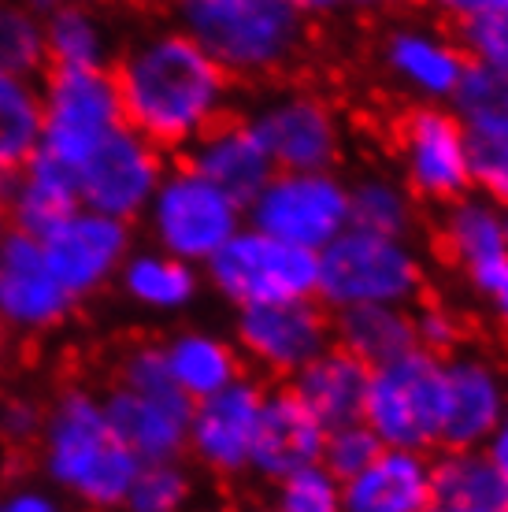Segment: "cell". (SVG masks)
Instances as JSON below:
<instances>
[{
	"label": "cell",
	"mask_w": 508,
	"mask_h": 512,
	"mask_svg": "<svg viewBox=\"0 0 508 512\" xmlns=\"http://www.w3.org/2000/svg\"><path fill=\"white\" fill-rule=\"evenodd\" d=\"M49 108H45V145L64 164L78 167L97 141L119 127L115 97L104 67H45Z\"/></svg>",
	"instance_id": "obj_14"
},
{
	"label": "cell",
	"mask_w": 508,
	"mask_h": 512,
	"mask_svg": "<svg viewBox=\"0 0 508 512\" xmlns=\"http://www.w3.org/2000/svg\"><path fill=\"white\" fill-rule=\"evenodd\" d=\"M423 4H427V8H431L438 19H445V23L464 26L468 19L483 15L486 8H494L497 0H423Z\"/></svg>",
	"instance_id": "obj_41"
},
{
	"label": "cell",
	"mask_w": 508,
	"mask_h": 512,
	"mask_svg": "<svg viewBox=\"0 0 508 512\" xmlns=\"http://www.w3.org/2000/svg\"><path fill=\"white\" fill-rule=\"evenodd\" d=\"M382 442L375 438L364 420L356 423H342V427H331L327 438H323V453H319V464L327 468V472L345 483V479H353L356 472H364L375 457H379Z\"/></svg>",
	"instance_id": "obj_37"
},
{
	"label": "cell",
	"mask_w": 508,
	"mask_h": 512,
	"mask_svg": "<svg viewBox=\"0 0 508 512\" xmlns=\"http://www.w3.org/2000/svg\"><path fill=\"white\" fill-rule=\"evenodd\" d=\"M208 279L238 308L301 301L316 297L319 253L271 238L256 227H242L208 260Z\"/></svg>",
	"instance_id": "obj_6"
},
{
	"label": "cell",
	"mask_w": 508,
	"mask_h": 512,
	"mask_svg": "<svg viewBox=\"0 0 508 512\" xmlns=\"http://www.w3.org/2000/svg\"><path fill=\"white\" fill-rule=\"evenodd\" d=\"M178 164L197 171L204 182H212L219 193H227L230 201L242 208H249V201L275 175V167L267 160L256 130L249 127V119H234L230 112L223 119H216L212 127H204L182 149Z\"/></svg>",
	"instance_id": "obj_18"
},
{
	"label": "cell",
	"mask_w": 508,
	"mask_h": 512,
	"mask_svg": "<svg viewBox=\"0 0 508 512\" xmlns=\"http://www.w3.org/2000/svg\"><path fill=\"white\" fill-rule=\"evenodd\" d=\"M334 346L356 357L364 368H382L390 360L416 349L412 312L397 305H360L342 308L331 316Z\"/></svg>",
	"instance_id": "obj_27"
},
{
	"label": "cell",
	"mask_w": 508,
	"mask_h": 512,
	"mask_svg": "<svg viewBox=\"0 0 508 512\" xmlns=\"http://www.w3.org/2000/svg\"><path fill=\"white\" fill-rule=\"evenodd\" d=\"M423 256L408 238H386L345 227L319 249L316 301L327 312L360 305L412 308L423 294Z\"/></svg>",
	"instance_id": "obj_4"
},
{
	"label": "cell",
	"mask_w": 508,
	"mask_h": 512,
	"mask_svg": "<svg viewBox=\"0 0 508 512\" xmlns=\"http://www.w3.org/2000/svg\"><path fill=\"white\" fill-rule=\"evenodd\" d=\"M130 245V227L108 216H71L41 242L45 268L67 297L97 290L104 275L123 260Z\"/></svg>",
	"instance_id": "obj_19"
},
{
	"label": "cell",
	"mask_w": 508,
	"mask_h": 512,
	"mask_svg": "<svg viewBox=\"0 0 508 512\" xmlns=\"http://www.w3.org/2000/svg\"><path fill=\"white\" fill-rule=\"evenodd\" d=\"M431 512H457V509H438V505H434V509Z\"/></svg>",
	"instance_id": "obj_51"
},
{
	"label": "cell",
	"mask_w": 508,
	"mask_h": 512,
	"mask_svg": "<svg viewBox=\"0 0 508 512\" xmlns=\"http://www.w3.org/2000/svg\"><path fill=\"white\" fill-rule=\"evenodd\" d=\"M45 64V38L19 8H0V75H30Z\"/></svg>",
	"instance_id": "obj_38"
},
{
	"label": "cell",
	"mask_w": 508,
	"mask_h": 512,
	"mask_svg": "<svg viewBox=\"0 0 508 512\" xmlns=\"http://www.w3.org/2000/svg\"><path fill=\"white\" fill-rule=\"evenodd\" d=\"M442 245L449 260L464 271V279H475L479 271L494 268L508 256L505 238V208L494 205L483 193H464L445 205Z\"/></svg>",
	"instance_id": "obj_26"
},
{
	"label": "cell",
	"mask_w": 508,
	"mask_h": 512,
	"mask_svg": "<svg viewBox=\"0 0 508 512\" xmlns=\"http://www.w3.org/2000/svg\"><path fill=\"white\" fill-rule=\"evenodd\" d=\"M508 405V379L494 360L457 353L442 360V449H483Z\"/></svg>",
	"instance_id": "obj_16"
},
{
	"label": "cell",
	"mask_w": 508,
	"mask_h": 512,
	"mask_svg": "<svg viewBox=\"0 0 508 512\" xmlns=\"http://www.w3.org/2000/svg\"><path fill=\"white\" fill-rule=\"evenodd\" d=\"M431 490L438 509L508 512V490L486 449H445L431 461Z\"/></svg>",
	"instance_id": "obj_28"
},
{
	"label": "cell",
	"mask_w": 508,
	"mask_h": 512,
	"mask_svg": "<svg viewBox=\"0 0 508 512\" xmlns=\"http://www.w3.org/2000/svg\"><path fill=\"white\" fill-rule=\"evenodd\" d=\"M245 212L256 231L319 253L349 227V182L334 171H275Z\"/></svg>",
	"instance_id": "obj_7"
},
{
	"label": "cell",
	"mask_w": 508,
	"mask_h": 512,
	"mask_svg": "<svg viewBox=\"0 0 508 512\" xmlns=\"http://www.w3.org/2000/svg\"><path fill=\"white\" fill-rule=\"evenodd\" d=\"M127 290L145 305L182 308L197 294V275L186 260L175 256H138L127 268Z\"/></svg>",
	"instance_id": "obj_32"
},
{
	"label": "cell",
	"mask_w": 508,
	"mask_h": 512,
	"mask_svg": "<svg viewBox=\"0 0 508 512\" xmlns=\"http://www.w3.org/2000/svg\"><path fill=\"white\" fill-rule=\"evenodd\" d=\"M45 461L52 479L93 509L123 505L141 461L115 435L104 409L82 390H67L45 423Z\"/></svg>",
	"instance_id": "obj_3"
},
{
	"label": "cell",
	"mask_w": 508,
	"mask_h": 512,
	"mask_svg": "<svg viewBox=\"0 0 508 512\" xmlns=\"http://www.w3.org/2000/svg\"><path fill=\"white\" fill-rule=\"evenodd\" d=\"M412 331H416V349H427L442 360L445 353H457L464 342V323L442 301H427L420 312H412Z\"/></svg>",
	"instance_id": "obj_39"
},
{
	"label": "cell",
	"mask_w": 508,
	"mask_h": 512,
	"mask_svg": "<svg viewBox=\"0 0 508 512\" xmlns=\"http://www.w3.org/2000/svg\"><path fill=\"white\" fill-rule=\"evenodd\" d=\"M71 297L60 290L41 256V242L8 234L0 245V312L19 327H52L67 316Z\"/></svg>",
	"instance_id": "obj_22"
},
{
	"label": "cell",
	"mask_w": 508,
	"mask_h": 512,
	"mask_svg": "<svg viewBox=\"0 0 508 512\" xmlns=\"http://www.w3.org/2000/svg\"><path fill=\"white\" fill-rule=\"evenodd\" d=\"M119 127L149 141L156 153H182L204 127L230 112L234 82L186 34L164 30L104 67Z\"/></svg>",
	"instance_id": "obj_1"
},
{
	"label": "cell",
	"mask_w": 508,
	"mask_h": 512,
	"mask_svg": "<svg viewBox=\"0 0 508 512\" xmlns=\"http://www.w3.org/2000/svg\"><path fill=\"white\" fill-rule=\"evenodd\" d=\"M164 171V153H156L138 134L112 127L97 141V149L78 164V197L97 216L130 223L149 205Z\"/></svg>",
	"instance_id": "obj_12"
},
{
	"label": "cell",
	"mask_w": 508,
	"mask_h": 512,
	"mask_svg": "<svg viewBox=\"0 0 508 512\" xmlns=\"http://www.w3.org/2000/svg\"><path fill=\"white\" fill-rule=\"evenodd\" d=\"M323 438H327V431L297 401V394H293L290 386L267 390L264 409H260V423H256L249 472L279 483V479L301 472V468H312V464H319Z\"/></svg>",
	"instance_id": "obj_20"
},
{
	"label": "cell",
	"mask_w": 508,
	"mask_h": 512,
	"mask_svg": "<svg viewBox=\"0 0 508 512\" xmlns=\"http://www.w3.org/2000/svg\"><path fill=\"white\" fill-rule=\"evenodd\" d=\"M349 227L386 238H408L416 227V197L401 179L364 175L349 186Z\"/></svg>",
	"instance_id": "obj_30"
},
{
	"label": "cell",
	"mask_w": 508,
	"mask_h": 512,
	"mask_svg": "<svg viewBox=\"0 0 508 512\" xmlns=\"http://www.w3.org/2000/svg\"><path fill=\"white\" fill-rule=\"evenodd\" d=\"M249 127L275 171H334L342 153V119L312 90H279L256 104Z\"/></svg>",
	"instance_id": "obj_10"
},
{
	"label": "cell",
	"mask_w": 508,
	"mask_h": 512,
	"mask_svg": "<svg viewBox=\"0 0 508 512\" xmlns=\"http://www.w3.org/2000/svg\"><path fill=\"white\" fill-rule=\"evenodd\" d=\"M397 160L412 197L449 205L471 193L464 127L445 104H416L397 119Z\"/></svg>",
	"instance_id": "obj_9"
},
{
	"label": "cell",
	"mask_w": 508,
	"mask_h": 512,
	"mask_svg": "<svg viewBox=\"0 0 508 512\" xmlns=\"http://www.w3.org/2000/svg\"><path fill=\"white\" fill-rule=\"evenodd\" d=\"M34 4H38V8H52V4H56V0H34Z\"/></svg>",
	"instance_id": "obj_50"
},
{
	"label": "cell",
	"mask_w": 508,
	"mask_h": 512,
	"mask_svg": "<svg viewBox=\"0 0 508 512\" xmlns=\"http://www.w3.org/2000/svg\"><path fill=\"white\" fill-rule=\"evenodd\" d=\"M505 238H508V208H505Z\"/></svg>",
	"instance_id": "obj_52"
},
{
	"label": "cell",
	"mask_w": 508,
	"mask_h": 512,
	"mask_svg": "<svg viewBox=\"0 0 508 512\" xmlns=\"http://www.w3.org/2000/svg\"><path fill=\"white\" fill-rule=\"evenodd\" d=\"M190 494V475L182 472L175 461L141 464L123 505L130 512H182L190 505Z\"/></svg>",
	"instance_id": "obj_33"
},
{
	"label": "cell",
	"mask_w": 508,
	"mask_h": 512,
	"mask_svg": "<svg viewBox=\"0 0 508 512\" xmlns=\"http://www.w3.org/2000/svg\"><path fill=\"white\" fill-rule=\"evenodd\" d=\"M0 368H4V327H0Z\"/></svg>",
	"instance_id": "obj_49"
},
{
	"label": "cell",
	"mask_w": 508,
	"mask_h": 512,
	"mask_svg": "<svg viewBox=\"0 0 508 512\" xmlns=\"http://www.w3.org/2000/svg\"><path fill=\"white\" fill-rule=\"evenodd\" d=\"M382 67L397 90H405L420 104H449L468 71V56L460 41L438 26L397 23L382 38Z\"/></svg>",
	"instance_id": "obj_17"
},
{
	"label": "cell",
	"mask_w": 508,
	"mask_h": 512,
	"mask_svg": "<svg viewBox=\"0 0 508 512\" xmlns=\"http://www.w3.org/2000/svg\"><path fill=\"white\" fill-rule=\"evenodd\" d=\"M104 416H108L112 431L127 442V449L141 464L178 461V453L190 442L193 412L167 409L160 401H149V397L119 390V386H112Z\"/></svg>",
	"instance_id": "obj_25"
},
{
	"label": "cell",
	"mask_w": 508,
	"mask_h": 512,
	"mask_svg": "<svg viewBox=\"0 0 508 512\" xmlns=\"http://www.w3.org/2000/svg\"><path fill=\"white\" fill-rule=\"evenodd\" d=\"M490 312H494V320H497V327L508 334V297H501V301H494L490 305Z\"/></svg>",
	"instance_id": "obj_46"
},
{
	"label": "cell",
	"mask_w": 508,
	"mask_h": 512,
	"mask_svg": "<svg viewBox=\"0 0 508 512\" xmlns=\"http://www.w3.org/2000/svg\"><path fill=\"white\" fill-rule=\"evenodd\" d=\"M119 4H127V8H134V12H156V8L167 4V0H119Z\"/></svg>",
	"instance_id": "obj_47"
},
{
	"label": "cell",
	"mask_w": 508,
	"mask_h": 512,
	"mask_svg": "<svg viewBox=\"0 0 508 512\" xmlns=\"http://www.w3.org/2000/svg\"><path fill=\"white\" fill-rule=\"evenodd\" d=\"M386 449L442 446V357L412 349L405 357L371 368L364 416Z\"/></svg>",
	"instance_id": "obj_5"
},
{
	"label": "cell",
	"mask_w": 508,
	"mask_h": 512,
	"mask_svg": "<svg viewBox=\"0 0 508 512\" xmlns=\"http://www.w3.org/2000/svg\"><path fill=\"white\" fill-rule=\"evenodd\" d=\"M164 353L175 383L182 386V394L190 397L193 405L219 394L234 379H242V353L216 334H178L171 346H164Z\"/></svg>",
	"instance_id": "obj_29"
},
{
	"label": "cell",
	"mask_w": 508,
	"mask_h": 512,
	"mask_svg": "<svg viewBox=\"0 0 508 512\" xmlns=\"http://www.w3.org/2000/svg\"><path fill=\"white\" fill-rule=\"evenodd\" d=\"M408 0H342V12H390V8H401Z\"/></svg>",
	"instance_id": "obj_44"
},
{
	"label": "cell",
	"mask_w": 508,
	"mask_h": 512,
	"mask_svg": "<svg viewBox=\"0 0 508 512\" xmlns=\"http://www.w3.org/2000/svg\"><path fill=\"white\" fill-rule=\"evenodd\" d=\"M71 216H78V167L38 149L8 208V234L45 242Z\"/></svg>",
	"instance_id": "obj_23"
},
{
	"label": "cell",
	"mask_w": 508,
	"mask_h": 512,
	"mask_svg": "<svg viewBox=\"0 0 508 512\" xmlns=\"http://www.w3.org/2000/svg\"><path fill=\"white\" fill-rule=\"evenodd\" d=\"M0 512H60L56 501H49L38 490H23V494H12V498L0 501Z\"/></svg>",
	"instance_id": "obj_43"
},
{
	"label": "cell",
	"mask_w": 508,
	"mask_h": 512,
	"mask_svg": "<svg viewBox=\"0 0 508 512\" xmlns=\"http://www.w3.org/2000/svg\"><path fill=\"white\" fill-rule=\"evenodd\" d=\"M331 346V312L316 297L238 308V353L275 379H293Z\"/></svg>",
	"instance_id": "obj_11"
},
{
	"label": "cell",
	"mask_w": 508,
	"mask_h": 512,
	"mask_svg": "<svg viewBox=\"0 0 508 512\" xmlns=\"http://www.w3.org/2000/svg\"><path fill=\"white\" fill-rule=\"evenodd\" d=\"M431 457L416 449H379V457L342 483V512H431Z\"/></svg>",
	"instance_id": "obj_21"
},
{
	"label": "cell",
	"mask_w": 508,
	"mask_h": 512,
	"mask_svg": "<svg viewBox=\"0 0 508 512\" xmlns=\"http://www.w3.org/2000/svg\"><path fill=\"white\" fill-rule=\"evenodd\" d=\"M486 457H490V464L497 468V475H501V483H505L508 490V405L505 412H501V420H497L494 435H490V442H486Z\"/></svg>",
	"instance_id": "obj_42"
},
{
	"label": "cell",
	"mask_w": 508,
	"mask_h": 512,
	"mask_svg": "<svg viewBox=\"0 0 508 512\" xmlns=\"http://www.w3.org/2000/svg\"><path fill=\"white\" fill-rule=\"evenodd\" d=\"M368 375L356 357H349L345 349L331 346L323 349L312 364H305L301 372L290 379V390L297 401L305 405L319 420L323 431L342 427V423H356L364 416V397H368Z\"/></svg>",
	"instance_id": "obj_24"
},
{
	"label": "cell",
	"mask_w": 508,
	"mask_h": 512,
	"mask_svg": "<svg viewBox=\"0 0 508 512\" xmlns=\"http://www.w3.org/2000/svg\"><path fill=\"white\" fill-rule=\"evenodd\" d=\"M245 208L204 182L186 164L164 171L153 193V231L167 256L186 264H208L242 231Z\"/></svg>",
	"instance_id": "obj_8"
},
{
	"label": "cell",
	"mask_w": 508,
	"mask_h": 512,
	"mask_svg": "<svg viewBox=\"0 0 508 512\" xmlns=\"http://www.w3.org/2000/svg\"><path fill=\"white\" fill-rule=\"evenodd\" d=\"M0 438L12 449H34L45 442V416L34 401L26 397H8L0 405Z\"/></svg>",
	"instance_id": "obj_40"
},
{
	"label": "cell",
	"mask_w": 508,
	"mask_h": 512,
	"mask_svg": "<svg viewBox=\"0 0 508 512\" xmlns=\"http://www.w3.org/2000/svg\"><path fill=\"white\" fill-rule=\"evenodd\" d=\"M449 104L468 141L471 190L508 208V78L468 64Z\"/></svg>",
	"instance_id": "obj_13"
},
{
	"label": "cell",
	"mask_w": 508,
	"mask_h": 512,
	"mask_svg": "<svg viewBox=\"0 0 508 512\" xmlns=\"http://www.w3.org/2000/svg\"><path fill=\"white\" fill-rule=\"evenodd\" d=\"M175 8L230 82L279 78L308 49V15L293 0H175Z\"/></svg>",
	"instance_id": "obj_2"
},
{
	"label": "cell",
	"mask_w": 508,
	"mask_h": 512,
	"mask_svg": "<svg viewBox=\"0 0 508 512\" xmlns=\"http://www.w3.org/2000/svg\"><path fill=\"white\" fill-rule=\"evenodd\" d=\"M305 15H334L342 12V0H293Z\"/></svg>",
	"instance_id": "obj_45"
},
{
	"label": "cell",
	"mask_w": 508,
	"mask_h": 512,
	"mask_svg": "<svg viewBox=\"0 0 508 512\" xmlns=\"http://www.w3.org/2000/svg\"><path fill=\"white\" fill-rule=\"evenodd\" d=\"M264 394H267L264 386L242 375V379H234L230 386H223L219 394L204 397V401L193 405L186 449L212 475L230 479V475L249 472Z\"/></svg>",
	"instance_id": "obj_15"
},
{
	"label": "cell",
	"mask_w": 508,
	"mask_h": 512,
	"mask_svg": "<svg viewBox=\"0 0 508 512\" xmlns=\"http://www.w3.org/2000/svg\"><path fill=\"white\" fill-rule=\"evenodd\" d=\"M45 112L38 97L26 90L19 78L0 75V171L26 175V167L41 149Z\"/></svg>",
	"instance_id": "obj_31"
},
{
	"label": "cell",
	"mask_w": 508,
	"mask_h": 512,
	"mask_svg": "<svg viewBox=\"0 0 508 512\" xmlns=\"http://www.w3.org/2000/svg\"><path fill=\"white\" fill-rule=\"evenodd\" d=\"M4 231H8V208L0 205V245H4V238H8Z\"/></svg>",
	"instance_id": "obj_48"
},
{
	"label": "cell",
	"mask_w": 508,
	"mask_h": 512,
	"mask_svg": "<svg viewBox=\"0 0 508 512\" xmlns=\"http://www.w3.org/2000/svg\"><path fill=\"white\" fill-rule=\"evenodd\" d=\"M97 56V30L82 8H60L52 15L45 34V67H93Z\"/></svg>",
	"instance_id": "obj_35"
},
{
	"label": "cell",
	"mask_w": 508,
	"mask_h": 512,
	"mask_svg": "<svg viewBox=\"0 0 508 512\" xmlns=\"http://www.w3.org/2000/svg\"><path fill=\"white\" fill-rule=\"evenodd\" d=\"M457 41L468 64L508 78V0H497L494 8L457 26Z\"/></svg>",
	"instance_id": "obj_34"
},
{
	"label": "cell",
	"mask_w": 508,
	"mask_h": 512,
	"mask_svg": "<svg viewBox=\"0 0 508 512\" xmlns=\"http://www.w3.org/2000/svg\"><path fill=\"white\" fill-rule=\"evenodd\" d=\"M271 512H342V483L323 464L301 468L275 483Z\"/></svg>",
	"instance_id": "obj_36"
}]
</instances>
